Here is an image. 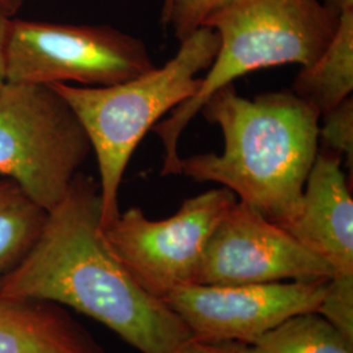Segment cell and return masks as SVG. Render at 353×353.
Here are the masks:
<instances>
[{"label":"cell","instance_id":"cell-21","mask_svg":"<svg viewBox=\"0 0 353 353\" xmlns=\"http://www.w3.org/2000/svg\"><path fill=\"white\" fill-rule=\"evenodd\" d=\"M23 3L24 0H0V10L13 17L23 7Z\"/></svg>","mask_w":353,"mask_h":353},{"label":"cell","instance_id":"cell-17","mask_svg":"<svg viewBox=\"0 0 353 353\" xmlns=\"http://www.w3.org/2000/svg\"><path fill=\"white\" fill-rule=\"evenodd\" d=\"M239 1L241 0H173L163 24L172 26L174 36L181 42L202 28L214 13Z\"/></svg>","mask_w":353,"mask_h":353},{"label":"cell","instance_id":"cell-11","mask_svg":"<svg viewBox=\"0 0 353 353\" xmlns=\"http://www.w3.org/2000/svg\"><path fill=\"white\" fill-rule=\"evenodd\" d=\"M0 353H108L62 305L0 296Z\"/></svg>","mask_w":353,"mask_h":353},{"label":"cell","instance_id":"cell-3","mask_svg":"<svg viewBox=\"0 0 353 353\" xmlns=\"http://www.w3.org/2000/svg\"><path fill=\"white\" fill-rule=\"evenodd\" d=\"M219 36L202 26L181 41L176 55L151 71L108 87L52 84L85 131L100 173L101 229L119 216V188L134 152L165 114L192 99L219 50Z\"/></svg>","mask_w":353,"mask_h":353},{"label":"cell","instance_id":"cell-1","mask_svg":"<svg viewBox=\"0 0 353 353\" xmlns=\"http://www.w3.org/2000/svg\"><path fill=\"white\" fill-rule=\"evenodd\" d=\"M0 296L64 305L110 328L140 353H181L191 334L114 255L101 230L100 186L76 174L48 211L37 242Z\"/></svg>","mask_w":353,"mask_h":353},{"label":"cell","instance_id":"cell-10","mask_svg":"<svg viewBox=\"0 0 353 353\" xmlns=\"http://www.w3.org/2000/svg\"><path fill=\"white\" fill-rule=\"evenodd\" d=\"M341 156L318 152L296 216L284 229L332 267L353 275V199Z\"/></svg>","mask_w":353,"mask_h":353},{"label":"cell","instance_id":"cell-6","mask_svg":"<svg viewBox=\"0 0 353 353\" xmlns=\"http://www.w3.org/2000/svg\"><path fill=\"white\" fill-rule=\"evenodd\" d=\"M156 65L140 38L108 26H71L12 19L7 83L108 87Z\"/></svg>","mask_w":353,"mask_h":353},{"label":"cell","instance_id":"cell-12","mask_svg":"<svg viewBox=\"0 0 353 353\" xmlns=\"http://www.w3.org/2000/svg\"><path fill=\"white\" fill-rule=\"evenodd\" d=\"M292 92L314 108L321 117L353 92V10L341 13L327 48L294 77Z\"/></svg>","mask_w":353,"mask_h":353},{"label":"cell","instance_id":"cell-2","mask_svg":"<svg viewBox=\"0 0 353 353\" xmlns=\"http://www.w3.org/2000/svg\"><path fill=\"white\" fill-rule=\"evenodd\" d=\"M201 113L220 127L224 150L181 157L178 174L220 183L285 227L299 211L319 152L321 114L293 92H268L250 100L233 84L216 90Z\"/></svg>","mask_w":353,"mask_h":353},{"label":"cell","instance_id":"cell-15","mask_svg":"<svg viewBox=\"0 0 353 353\" xmlns=\"http://www.w3.org/2000/svg\"><path fill=\"white\" fill-rule=\"evenodd\" d=\"M323 125L319 126V141L327 152L344 159L352 173L353 168V99L350 96L334 109L322 115Z\"/></svg>","mask_w":353,"mask_h":353},{"label":"cell","instance_id":"cell-7","mask_svg":"<svg viewBox=\"0 0 353 353\" xmlns=\"http://www.w3.org/2000/svg\"><path fill=\"white\" fill-rule=\"evenodd\" d=\"M237 201L227 188L208 190L183 201L163 220H151L132 207L101 229L102 234L140 287L164 301L172 292L195 284L210 236Z\"/></svg>","mask_w":353,"mask_h":353},{"label":"cell","instance_id":"cell-14","mask_svg":"<svg viewBox=\"0 0 353 353\" xmlns=\"http://www.w3.org/2000/svg\"><path fill=\"white\" fill-rule=\"evenodd\" d=\"M250 347L252 353H353V341L316 312L290 316Z\"/></svg>","mask_w":353,"mask_h":353},{"label":"cell","instance_id":"cell-20","mask_svg":"<svg viewBox=\"0 0 353 353\" xmlns=\"http://www.w3.org/2000/svg\"><path fill=\"white\" fill-rule=\"evenodd\" d=\"M323 4L339 14L344 11L353 10V0H325Z\"/></svg>","mask_w":353,"mask_h":353},{"label":"cell","instance_id":"cell-5","mask_svg":"<svg viewBox=\"0 0 353 353\" xmlns=\"http://www.w3.org/2000/svg\"><path fill=\"white\" fill-rule=\"evenodd\" d=\"M90 152L75 114L50 85L0 89V176L42 208L62 201Z\"/></svg>","mask_w":353,"mask_h":353},{"label":"cell","instance_id":"cell-8","mask_svg":"<svg viewBox=\"0 0 353 353\" xmlns=\"http://www.w3.org/2000/svg\"><path fill=\"white\" fill-rule=\"evenodd\" d=\"M328 280L191 284L172 292L164 303L185 323L194 341L252 345L290 316L318 312Z\"/></svg>","mask_w":353,"mask_h":353},{"label":"cell","instance_id":"cell-13","mask_svg":"<svg viewBox=\"0 0 353 353\" xmlns=\"http://www.w3.org/2000/svg\"><path fill=\"white\" fill-rule=\"evenodd\" d=\"M46 217L16 182L0 179V288L34 248Z\"/></svg>","mask_w":353,"mask_h":353},{"label":"cell","instance_id":"cell-16","mask_svg":"<svg viewBox=\"0 0 353 353\" xmlns=\"http://www.w3.org/2000/svg\"><path fill=\"white\" fill-rule=\"evenodd\" d=\"M316 313L353 341V275H334L328 280Z\"/></svg>","mask_w":353,"mask_h":353},{"label":"cell","instance_id":"cell-19","mask_svg":"<svg viewBox=\"0 0 353 353\" xmlns=\"http://www.w3.org/2000/svg\"><path fill=\"white\" fill-rule=\"evenodd\" d=\"M12 16L0 10V89L7 83V38Z\"/></svg>","mask_w":353,"mask_h":353},{"label":"cell","instance_id":"cell-4","mask_svg":"<svg viewBox=\"0 0 353 353\" xmlns=\"http://www.w3.org/2000/svg\"><path fill=\"white\" fill-rule=\"evenodd\" d=\"M339 17L319 0H241L211 16L203 26L214 29L220 43L201 88L152 128L164 145L161 176L179 173L181 135L216 90L252 71L313 63L334 37Z\"/></svg>","mask_w":353,"mask_h":353},{"label":"cell","instance_id":"cell-18","mask_svg":"<svg viewBox=\"0 0 353 353\" xmlns=\"http://www.w3.org/2000/svg\"><path fill=\"white\" fill-rule=\"evenodd\" d=\"M181 353H252V347L237 341H191Z\"/></svg>","mask_w":353,"mask_h":353},{"label":"cell","instance_id":"cell-22","mask_svg":"<svg viewBox=\"0 0 353 353\" xmlns=\"http://www.w3.org/2000/svg\"><path fill=\"white\" fill-rule=\"evenodd\" d=\"M172 3H173V0H164V6H163V11H161V21L163 23H164L165 19H166V16L169 13V10L172 7Z\"/></svg>","mask_w":353,"mask_h":353},{"label":"cell","instance_id":"cell-9","mask_svg":"<svg viewBox=\"0 0 353 353\" xmlns=\"http://www.w3.org/2000/svg\"><path fill=\"white\" fill-rule=\"evenodd\" d=\"M334 275L326 261L284 228L237 201L210 236L195 284L240 285Z\"/></svg>","mask_w":353,"mask_h":353}]
</instances>
